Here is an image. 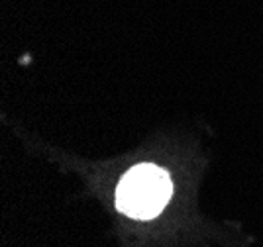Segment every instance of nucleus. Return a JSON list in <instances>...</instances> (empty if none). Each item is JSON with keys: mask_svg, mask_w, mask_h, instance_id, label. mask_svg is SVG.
I'll list each match as a JSON object with an SVG mask.
<instances>
[{"mask_svg": "<svg viewBox=\"0 0 263 247\" xmlns=\"http://www.w3.org/2000/svg\"><path fill=\"white\" fill-rule=\"evenodd\" d=\"M173 184L169 173L152 163L132 167L116 191V206L130 218L152 220L169 202Z\"/></svg>", "mask_w": 263, "mask_h": 247, "instance_id": "f257e3e1", "label": "nucleus"}]
</instances>
